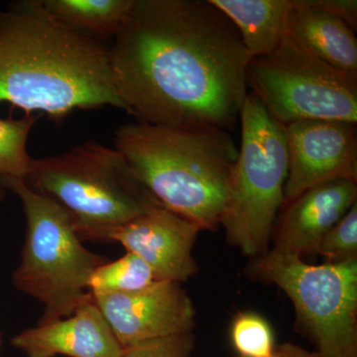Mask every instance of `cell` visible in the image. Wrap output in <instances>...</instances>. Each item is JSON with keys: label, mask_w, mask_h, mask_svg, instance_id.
<instances>
[{"label": "cell", "mask_w": 357, "mask_h": 357, "mask_svg": "<svg viewBox=\"0 0 357 357\" xmlns=\"http://www.w3.org/2000/svg\"><path fill=\"white\" fill-rule=\"evenodd\" d=\"M250 61L236 26L210 0H134L110 47L126 112L173 128L231 130Z\"/></svg>", "instance_id": "obj_1"}, {"label": "cell", "mask_w": 357, "mask_h": 357, "mask_svg": "<svg viewBox=\"0 0 357 357\" xmlns=\"http://www.w3.org/2000/svg\"><path fill=\"white\" fill-rule=\"evenodd\" d=\"M56 122L76 109L116 107L110 47L77 31L45 8L18 0L0 8V103Z\"/></svg>", "instance_id": "obj_2"}, {"label": "cell", "mask_w": 357, "mask_h": 357, "mask_svg": "<svg viewBox=\"0 0 357 357\" xmlns=\"http://www.w3.org/2000/svg\"><path fill=\"white\" fill-rule=\"evenodd\" d=\"M114 147L160 204L202 230L220 227L238 156L229 131L128 122L115 131Z\"/></svg>", "instance_id": "obj_3"}, {"label": "cell", "mask_w": 357, "mask_h": 357, "mask_svg": "<svg viewBox=\"0 0 357 357\" xmlns=\"http://www.w3.org/2000/svg\"><path fill=\"white\" fill-rule=\"evenodd\" d=\"M25 183L70 217L83 241L103 236L159 203L115 147L88 140L62 154L33 159Z\"/></svg>", "instance_id": "obj_4"}, {"label": "cell", "mask_w": 357, "mask_h": 357, "mask_svg": "<svg viewBox=\"0 0 357 357\" xmlns=\"http://www.w3.org/2000/svg\"><path fill=\"white\" fill-rule=\"evenodd\" d=\"M0 185L20 199L26 234L13 283L43 305L38 325L72 316L89 300L88 281L109 261L84 245L69 213L20 178L0 175Z\"/></svg>", "instance_id": "obj_5"}, {"label": "cell", "mask_w": 357, "mask_h": 357, "mask_svg": "<svg viewBox=\"0 0 357 357\" xmlns=\"http://www.w3.org/2000/svg\"><path fill=\"white\" fill-rule=\"evenodd\" d=\"M239 119L241 144L220 225L227 243L253 259L266 255L288 176L285 126L248 93Z\"/></svg>", "instance_id": "obj_6"}, {"label": "cell", "mask_w": 357, "mask_h": 357, "mask_svg": "<svg viewBox=\"0 0 357 357\" xmlns=\"http://www.w3.org/2000/svg\"><path fill=\"white\" fill-rule=\"evenodd\" d=\"M248 275L288 296L296 328L319 357H357V258L312 265L269 250L252 260Z\"/></svg>", "instance_id": "obj_7"}, {"label": "cell", "mask_w": 357, "mask_h": 357, "mask_svg": "<svg viewBox=\"0 0 357 357\" xmlns=\"http://www.w3.org/2000/svg\"><path fill=\"white\" fill-rule=\"evenodd\" d=\"M246 77L251 93L283 126L357 122V79L314 57L289 35L269 55L251 59Z\"/></svg>", "instance_id": "obj_8"}, {"label": "cell", "mask_w": 357, "mask_h": 357, "mask_svg": "<svg viewBox=\"0 0 357 357\" xmlns=\"http://www.w3.org/2000/svg\"><path fill=\"white\" fill-rule=\"evenodd\" d=\"M284 126L288 153L284 206L328 181L357 182L356 123L300 121Z\"/></svg>", "instance_id": "obj_9"}, {"label": "cell", "mask_w": 357, "mask_h": 357, "mask_svg": "<svg viewBox=\"0 0 357 357\" xmlns=\"http://www.w3.org/2000/svg\"><path fill=\"white\" fill-rule=\"evenodd\" d=\"M123 349L194 332L196 307L178 282L157 280L130 293L91 295Z\"/></svg>", "instance_id": "obj_10"}, {"label": "cell", "mask_w": 357, "mask_h": 357, "mask_svg": "<svg viewBox=\"0 0 357 357\" xmlns=\"http://www.w3.org/2000/svg\"><path fill=\"white\" fill-rule=\"evenodd\" d=\"M201 231L196 223L156 203L110 229L102 243L121 244L151 268L157 280L182 284L198 273L192 249Z\"/></svg>", "instance_id": "obj_11"}, {"label": "cell", "mask_w": 357, "mask_h": 357, "mask_svg": "<svg viewBox=\"0 0 357 357\" xmlns=\"http://www.w3.org/2000/svg\"><path fill=\"white\" fill-rule=\"evenodd\" d=\"M357 182L328 181L307 190L286 204L273 237L272 251L282 255H317L318 246L333 225L356 203Z\"/></svg>", "instance_id": "obj_12"}, {"label": "cell", "mask_w": 357, "mask_h": 357, "mask_svg": "<svg viewBox=\"0 0 357 357\" xmlns=\"http://www.w3.org/2000/svg\"><path fill=\"white\" fill-rule=\"evenodd\" d=\"M11 344L26 357H121L124 349L91 294L72 316L26 328Z\"/></svg>", "instance_id": "obj_13"}, {"label": "cell", "mask_w": 357, "mask_h": 357, "mask_svg": "<svg viewBox=\"0 0 357 357\" xmlns=\"http://www.w3.org/2000/svg\"><path fill=\"white\" fill-rule=\"evenodd\" d=\"M288 35L314 57L357 79L356 31L344 21L293 0Z\"/></svg>", "instance_id": "obj_14"}, {"label": "cell", "mask_w": 357, "mask_h": 357, "mask_svg": "<svg viewBox=\"0 0 357 357\" xmlns=\"http://www.w3.org/2000/svg\"><path fill=\"white\" fill-rule=\"evenodd\" d=\"M236 26L251 59L269 55L288 35L293 0H210Z\"/></svg>", "instance_id": "obj_15"}, {"label": "cell", "mask_w": 357, "mask_h": 357, "mask_svg": "<svg viewBox=\"0 0 357 357\" xmlns=\"http://www.w3.org/2000/svg\"><path fill=\"white\" fill-rule=\"evenodd\" d=\"M58 20L93 38H114L121 31L134 0H42Z\"/></svg>", "instance_id": "obj_16"}, {"label": "cell", "mask_w": 357, "mask_h": 357, "mask_svg": "<svg viewBox=\"0 0 357 357\" xmlns=\"http://www.w3.org/2000/svg\"><path fill=\"white\" fill-rule=\"evenodd\" d=\"M157 281L151 268L132 252L96 268L88 281L91 295L130 293L148 287Z\"/></svg>", "instance_id": "obj_17"}, {"label": "cell", "mask_w": 357, "mask_h": 357, "mask_svg": "<svg viewBox=\"0 0 357 357\" xmlns=\"http://www.w3.org/2000/svg\"><path fill=\"white\" fill-rule=\"evenodd\" d=\"M39 116L26 114L20 119H0V175L26 180L32 160L27 141Z\"/></svg>", "instance_id": "obj_18"}, {"label": "cell", "mask_w": 357, "mask_h": 357, "mask_svg": "<svg viewBox=\"0 0 357 357\" xmlns=\"http://www.w3.org/2000/svg\"><path fill=\"white\" fill-rule=\"evenodd\" d=\"M230 337L237 357H269L276 347L271 326L255 312L237 314L232 321Z\"/></svg>", "instance_id": "obj_19"}, {"label": "cell", "mask_w": 357, "mask_h": 357, "mask_svg": "<svg viewBox=\"0 0 357 357\" xmlns=\"http://www.w3.org/2000/svg\"><path fill=\"white\" fill-rule=\"evenodd\" d=\"M317 255L326 262L349 261L357 258V203L342 220L326 232L318 246Z\"/></svg>", "instance_id": "obj_20"}, {"label": "cell", "mask_w": 357, "mask_h": 357, "mask_svg": "<svg viewBox=\"0 0 357 357\" xmlns=\"http://www.w3.org/2000/svg\"><path fill=\"white\" fill-rule=\"evenodd\" d=\"M195 342L194 333L169 335L126 347L121 357H192Z\"/></svg>", "instance_id": "obj_21"}, {"label": "cell", "mask_w": 357, "mask_h": 357, "mask_svg": "<svg viewBox=\"0 0 357 357\" xmlns=\"http://www.w3.org/2000/svg\"><path fill=\"white\" fill-rule=\"evenodd\" d=\"M306 6L335 16L351 26L354 31L357 28L356 0H303Z\"/></svg>", "instance_id": "obj_22"}, {"label": "cell", "mask_w": 357, "mask_h": 357, "mask_svg": "<svg viewBox=\"0 0 357 357\" xmlns=\"http://www.w3.org/2000/svg\"><path fill=\"white\" fill-rule=\"evenodd\" d=\"M269 357H319L316 351H307L300 345L285 342L276 345Z\"/></svg>", "instance_id": "obj_23"}, {"label": "cell", "mask_w": 357, "mask_h": 357, "mask_svg": "<svg viewBox=\"0 0 357 357\" xmlns=\"http://www.w3.org/2000/svg\"><path fill=\"white\" fill-rule=\"evenodd\" d=\"M6 191L3 187L0 185V203L3 201L4 198H6Z\"/></svg>", "instance_id": "obj_24"}, {"label": "cell", "mask_w": 357, "mask_h": 357, "mask_svg": "<svg viewBox=\"0 0 357 357\" xmlns=\"http://www.w3.org/2000/svg\"><path fill=\"white\" fill-rule=\"evenodd\" d=\"M1 347H2V333L0 332V351H1Z\"/></svg>", "instance_id": "obj_25"}]
</instances>
